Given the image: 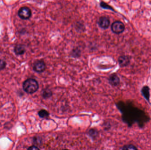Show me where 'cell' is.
Here are the masks:
<instances>
[{
  "mask_svg": "<svg viewBox=\"0 0 151 150\" xmlns=\"http://www.w3.org/2000/svg\"><path fill=\"white\" fill-rule=\"evenodd\" d=\"M109 83L112 86H118L120 83L119 77L116 74H112L109 77Z\"/></svg>",
  "mask_w": 151,
  "mask_h": 150,
  "instance_id": "obj_7",
  "label": "cell"
},
{
  "mask_svg": "<svg viewBox=\"0 0 151 150\" xmlns=\"http://www.w3.org/2000/svg\"><path fill=\"white\" fill-rule=\"evenodd\" d=\"M38 114L40 118L43 119H47L50 115L49 113L44 109L40 110L38 113Z\"/></svg>",
  "mask_w": 151,
  "mask_h": 150,
  "instance_id": "obj_11",
  "label": "cell"
},
{
  "mask_svg": "<svg viewBox=\"0 0 151 150\" xmlns=\"http://www.w3.org/2000/svg\"><path fill=\"white\" fill-rule=\"evenodd\" d=\"M27 150H40L39 149V148L38 147H36V146H32L31 147H29L28 148Z\"/></svg>",
  "mask_w": 151,
  "mask_h": 150,
  "instance_id": "obj_15",
  "label": "cell"
},
{
  "mask_svg": "<svg viewBox=\"0 0 151 150\" xmlns=\"http://www.w3.org/2000/svg\"><path fill=\"white\" fill-rule=\"evenodd\" d=\"M32 11L29 8L23 7L20 8L18 12L19 16L23 19H28L32 16Z\"/></svg>",
  "mask_w": 151,
  "mask_h": 150,
  "instance_id": "obj_3",
  "label": "cell"
},
{
  "mask_svg": "<svg viewBox=\"0 0 151 150\" xmlns=\"http://www.w3.org/2000/svg\"><path fill=\"white\" fill-rule=\"evenodd\" d=\"M6 66V62L3 60H0V70L4 69Z\"/></svg>",
  "mask_w": 151,
  "mask_h": 150,
  "instance_id": "obj_14",
  "label": "cell"
},
{
  "mask_svg": "<svg viewBox=\"0 0 151 150\" xmlns=\"http://www.w3.org/2000/svg\"><path fill=\"white\" fill-rule=\"evenodd\" d=\"M119 64L121 68L127 67L130 62V58L127 55H122L120 56L118 59Z\"/></svg>",
  "mask_w": 151,
  "mask_h": 150,
  "instance_id": "obj_6",
  "label": "cell"
},
{
  "mask_svg": "<svg viewBox=\"0 0 151 150\" xmlns=\"http://www.w3.org/2000/svg\"><path fill=\"white\" fill-rule=\"evenodd\" d=\"M122 150H138L137 149V148L133 145L131 144H129V145H125L123 149Z\"/></svg>",
  "mask_w": 151,
  "mask_h": 150,
  "instance_id": "obj_13",
  "label": "cell"
},
{
  "mask_svg": "<svg viewBox=\"0 0 151 150\" xmlns=\"http://www.w3.org/2000/svg\"><path fill=\"white\" fill-rule=\"evenodd\" d=\"M24 91L28 94H33L36 92L39 88L38 82L35 79L28 78L23 83Z\"/></svg>",
  "mask_w": 151,
  "mask_h": 150,
  "instance_id": "obj_1",
  "label": "cell"
},
{
  "mask_svg": "<svg viewBox=\"0 0 151 150\" xmlns=\"http://www.w3.org/2000/svg\"><path fill=\"white\" fill-rule=\"evenodd\" d=\"M68 150V149H64V150Z\"/></svg>",
  "mask_w": 151,
  "mask_h": 150,
  "instance_id": "obj_16",
  "label": "cell"
},
{
  "mask_svg": "<svg viewBox=\"0 0 151 150\" xmlns=\"http://www.w3.org/2000/svg\"><path fill=\"white\" fill-rule=\"evenodd\" d=\"M98 132L97 130L96 129H91L88 132L89 136L92 137V138H94V139L96 138L98 136Z\"/></svg>",
  "mask_w": 151,
  "mask_h": 150,
  "instance_id": "obj_12",
  "label": "cell"
},
{
  "mask_svg": "<svg viewBox=\"0 0 151 150\" xmlns=\"http://www.w3.org/2000/svg\"><path fill=\"white\" fill-rule=\"evenodd\" d=\"M112 31L115 34H120L125 31V26L122 22L116 21L112 24L111 26Z\"/></svg>",
  "mask_w": 151,
  "mask_h": 150,
  "instance_id": "obj_2",
  "label": "cell"
},
{
  "mask_svg": "<svg viewBox=\"0 0 151 150\" xmlns=\"http://www.w3.org/2000/svg\"><path fill=\"white\" fill-rule=\"evenodd\" d=\"M110 20L107 17L102 16L99 18L98 24L100 28L106 29L110 25Z\"/></svg>",
  "mask_w": 151,
  "mask_h": 150,
  "instance_id": "obj_5",
  "label": "cell"
},
{
  "mask_svg": "<svg viewBox=\"0 0 151 150\" xmlns=\"http://www.w3.org/2000/svg\"><path fill=\"white\" fill-rule=\"evenodd\" d=\"M26 51L24 46L21 44L17 45L14 48V52L17 55L24 54Z\"/></svg>",
  "mask_w": 151,
  "mask_h": 150,
  "instance_id": "obj_8",
  "label": "cell"
},
{
  "mask_svg": "<svg viewBox=\"0 0 151 150\" xmlns=\"http://www.w3.org/2000/svg\"><path fill=\"white\" fill-rule=\"evenodd\" d=\"M46 64L44 62L41 60H38L34 63L33 69L35 72L41 73L44 72L46 69Z\"/></svg>",
  "mask_w": 151,
  "mask_h": 150,
  "instance_id": "obj_4",
  "label": "cell"
},
{
  "mask_svg": "<svg viewBox=\"0 0 151 150\" xmlns=\"http://www.w3.org/2000/svg\"><path fill=\"white\" fill-rule=\"evenodd\" d=\"M42 95L44 98H48L52 96V92L50 89L47 88V89H44L42 91Z\"/></svg>",
  "mask_w": 151,
  "mask_h": 150,
  "instance_id": "obj_10",
  "label": "cell"
},
{
  "mask_svg": "<svg viewBox=\"0 0 151 150\" xmlns=\"http://www.w3.org/2000/svg\"><path fill=\"white\" fill-rule=\"evenodd\" d=\"M142 92L144 97L149 101L150 100V88L147 86H144L142 90Z\"/></svg>",
  "mask_w": 151,
  "mask_h": 150,
  "instance_id": "obj_9",
  "label": "cell"
}]
</instances>
